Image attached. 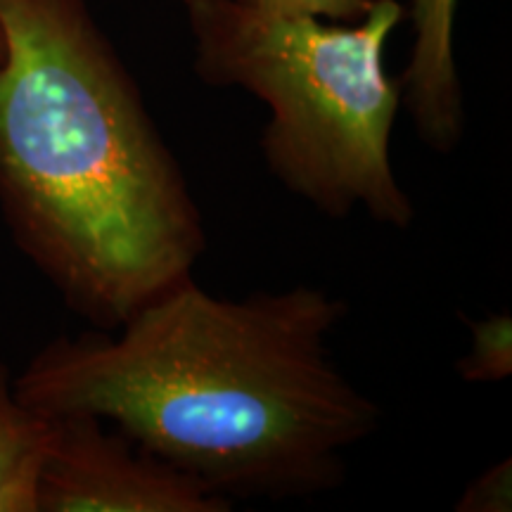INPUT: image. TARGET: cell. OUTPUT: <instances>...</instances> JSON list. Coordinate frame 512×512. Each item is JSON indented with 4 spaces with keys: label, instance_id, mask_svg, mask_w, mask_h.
<instances>
[{
    "label": "cell",
    "instance_id": "obj_9",
    "mask_svg": "<svg viewBox=\"0 0 512 512\" xmlns=\"http://www.w3.org/2000/svg\"><path fill=\"white\" fill-rule=\"evenodd\" d=\"M5 55V36H3V27H0V62H3Z\"/></svg>",
    "mask_w": 512,
    "mask_h": 512
},
{
    "label": "cell",
    "instance_id": "obj_3",
    "mask_svg": "<svg viewBox=\"0 0 512 512\" xmlns=\"http://www.w3.org/2000/svg\"><path fill=\"white\" fill-rule=\"evenodd\" d=\"M181 3L197 76L242 88L271 112L259 147L275 181L330 219L363 209L382 226H413V200L392 164L401 86L382 62L403 15L396 0H375L354 24L271 15L240 0Z\"/></svg>",
    "mask_w": 512,
    "mask_h": 512
},
{
    "label": "cell",
    "instance_id": "obj_7",
    "mask_svg": "<svg viewBox=\"0 0 512 512\" xmlns=\"http://www.w3.org/2000/svg\"><path fill=\"white\" fill-rule=\"evenodd\" d=\"M240 3L271 15L318 17L328 22L354 24L368 15L375 0H240Z\"/></svg>",
    "mask_w": 512,
    "mask_h": 512
},
{
    "label": "cell",
    "instance_id": "obj_1",
    "mask_svg": "<svg viewBox=\"0 0 512 512\" xmlns=\"http://www.w3.org/2000/svg\"><path fill=\"white\" fill-rule=\"evenodd\" d=\"M347 304L311 285L216 297L183 280L119 328L57 339L15 382L38 413H88L230 498L337 489L382 408L335 366Z\"/></svg>",
    "mask_w": 512,
    "mask_h": 512
},
{
    "label": "cell",
    "instance_id": "obj_4",
    "mask_svg": "<svg viewBox=\"0 0 512 512\" xmlns=\"http://www.w3.org/2000/svg\"><path fill=\"white\" fill-rule=\"evenodd\" d=\"M53 418L36 512H228L233 501L88 413Z\"/></svg>",
    "mask_w": 512,
    "mask_h": 512
},
{
    "label": "cell",
    "instance_id": "obj_8",
    "mask_svg": "<svg viewBox=\"0 0 512 512\" xmlns=\"http://www.w3.org/2000/svg\"><path fill=\"white\" fill-rule=\"evenodd\" d=\"M510 460L498 463L486 470L482 477L475 479L460 496L456 510L465 512H501L510 510Z\"/></svg>",
    "mask_w": 512,
    "mask_h": 512
},
{
    "label": "cell",
    "instance_id": "obj_6",
    "mask_svg": "<svg viewBox=\"0 0 512 512\" xmlns=\"http://www.w3.org/2000/svg\"><path fill=\"white\" fill-rule=\"evenodd\" d=\"M472 344L470 356L458 363V373L467 382H498L512 370V335L510 316L498 313L479 323H470Z\"/></svg>",
    "mask_w": 512,
    "mask_h": 512
},
{
    "label": "cell",
    "instance_id": "obj_5",
    "mask_svg": "<svg viewBox=\"0 0 512 512\" xmlns=\"http://www.w3.org/2000/svg\"><path fill=\"white\" fill-rule=\"evenodd\" d=\"M53 418L17 399L0 366V512H36V484L46 458Z\"/></svg>",
    "mask_w": 512,
    "mask_h": 512
},
{
    "label": "cell",
    "instance_id": "obj_2",
    "mask_svg": "<svg viewBox=\"0 0 512 512\" xmlns=\"http://www.w3.org/2000/svg\"><path fill=\"white\" fill-rule=\"evenodd\" d=\"M0 204L95 328L192 278L202 211L83 0H0Z\"/></svg>",
    "mask_w": 512,
    "mask_h": 512
}]
</instances>
